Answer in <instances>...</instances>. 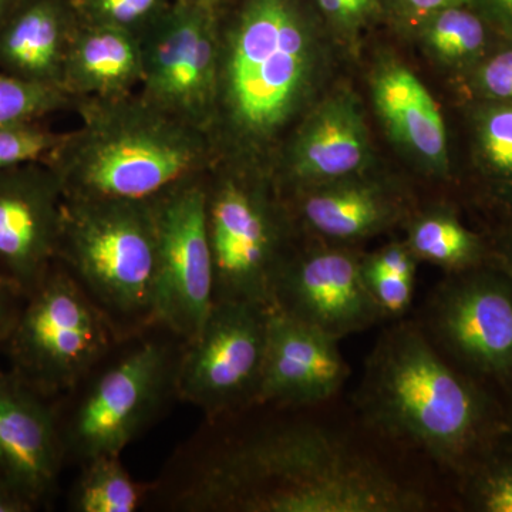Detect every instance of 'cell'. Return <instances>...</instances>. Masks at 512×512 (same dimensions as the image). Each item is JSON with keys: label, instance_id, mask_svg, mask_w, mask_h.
Here are the masks:
<instances>
[{"label": "cell", "instance_id": "obj_1", "mask_svg": "<svg viewBox=\"0 0 512 512\" xmlns=\"http://www.w3.org/2000/svg\"><path fill=\"white\" fill-rule=\"evenodd\" d=\"M178 448L147 504L175 512H421L429 491L339 431L315 421L238 426L205 419Z\"/></svg>", "mask_w": 512, "mask_h": 512}, {"label": "cell", "instance_id": "obj_2", "mask_svg": "<svg viewBox=\"0 0 512 512\" xmlns=\"http://www.w3.org/2000/svg\"><path fill=\"white\" fill-rule=\"evenodd\" d=\"M330 40L313 0H239L228 19L220 13V160L268 168L265 158L319 99Z\"/></svg>", "mask_w": 512, "mask_h": 512}, {"label": "cell", "instance_id": "obj_3", "mask_svg": "<svg viewBox=\"0 0 512 512\" xmlns=\"http://www.w3.org/2000/svg\"><path fill=\"white\" fill-rule=\"evenodd\" d=\"M356 403L376 436L457 478L512 436V416L493 390L454 366L414 322L377 340Z\"/></svg>", "mask_w": 512, "mask_h": 512}, {"label": "cell", "instance_id": "obj_4", "mask_svg": "<svg viewBox=\"0 0 512 512\" xmlns=\"http://www.w3.org/2000/svg\"><path fill=\"white\" fill-rule=\"evenodd\" d=\"M52 165L69 200L151 201L220 160L210 133L175 119L140 93L77 103Z\"/></svg>", "mask_w": 512, "mask_h": 512}, {"label": "cell", "instance_id": "obj_5", "mask_svg": "<svg viewBox=\"0 0 512 512\" xmlns=\"http://www.w3.org/2000/svg\"><path fill=\"white\" fill-rule=\"evenodd\" d=\"M185 342L161 326L120 340L82 382L56 400L66 464L121 456L178 400Z\"/></svg>", "mask_w": 512, "mask_h": 512}, {"label": "cell", "instance_id": "obj_6", "mask_svg": "<svg viewBox=\"0 0 512 512\" xmlns=\"http://www.w3.org/2000/svg\"><path fill=\"white\" fill-rule=\"evenodd\" d=\"M121 340L156 326L153 202L64 197L57 258Z\"/></svg>", "mask_w": 512, "mask_h": 512}, {"label": "cell", "instance_id": "obj_7", "mask_svg": "<svg viewBox=\"0 0 512 512\" xmlns=\"http://www.w3.org/2000/svg\"><path fill=\"white\" fill-rule=\"evenodd\" d=\"M212 165L205 177L214 303L249 302L274 311L276 282L298 229L272 171Z\"/></svg>", "mask_w": 512, "mask_h": 512}, {"label": "cell", "instance_id": "obj_8", "mask_svg": "<svg viewBox=\"0 0 512 512\" xmlns=\"http://www.w3.org/2000/svg\"><path fill=\"white\" fill-rule=\"evenodd\" d=\"M120 340L99 306L56 261L25 296L3 356L13 375L57 400L82 382Z\"/></svg>", "mask_w": 512, "mask_h": 512}, {"label": "cell", "instance_id": "obj_9", "mask_svg": "<svg viewBox=\"0 0 512 512\" xmlns=\"http://www.w3.org/2000/svg\"><path fill=\"white\" fill-rule=\"evenodd\" d=\"M421 326L461 372L512 400V282L504 272L485 265L447 275Z\"/></svg>", "mask_w": 512, "mask_h": 512}, {"label": "cell", "instance_id": "obj_10", "mask_svg": "<svg viewBox=\"0 0 512 512\" xmlns=\"http://www.w3.org/2000/svg\"><path fill=\"white\" fill-rule=\"evenodd\" d=\"M272 309L249 302H215L197 338L185 343L177 390L205 419L256 406L264 377Z\"/></svg>", "mask_w": 512, "mask_h": 512}, {"label": "cell", "instance_id": "obj_11", "mask_svg": "<svg viewBox=\"0 0 512 512\" xmlns=\"http://www.w3.org/2000/svg\"><path fill=\"white\" fill-rule=\"evenodd\" d=\"M138 93L212 136L220 67V10L174 0L140 36Z\"/></svg>", "mask_w": 512, "mask_h": 512}, {"label": "cell", "instance_id": "obj_12", "mask_svg": "<svg viewBox=\"0 0 512 512\" xmlns=\"http://www.w3.org/2000/svg\"><path fill=\"white\" fill-rule=\"evenodd\" d=\"M207 173L151 200L156 217L154 320L185 343L197 338L214 306Z\"/></svg>", "mask_w": 512, "mask_h": 512}, {"label": "cell", "instance_id": "obj_13", "mask_svg": "<svg viewBox=\"0 0 512 512\" xmlns=\"http://www.w3.org/2000/svg\"><path fill=\"white\" fill-rule=\"evenodd\" d=\"M362 259L352 245H296L276 282L274 311L338 340L372 328L383 316L367 291Z\"/></svg>", "mask_w": 512, "mask_h": 512}, {"label": "cell", "instance_id": "obj_14", "mask_svg": "<svg viewBox=\"0 0 512 512\" xmlns=\"http://www.w3.org/2000/svg\"><path fill=\"white\" fill-rule=\"evenodd\" d=\"M375 148L359 97L348 86L320 96L296 123L272 170L282 195L376 168Z\"/></svg>", "mask_w": 512, "mask_h": 512}, {"label": "cell", "instance_id": "obj_15", "mask_svg": "<svg viewBox=\"0 0 512 512\" xmlns=\"http://www.w3.org/2000/svg\"><path fill=\"white\" fill-rule=\"evenodd\" d=\"M64 192L46 161L0 171V275L28 295L55 264Z\"/></svg>", "mask_w": 512, "mask_h": 512}, {"label": "cell", "instance_id": "obj_16", "mask_svg": "<svg viewBox=\"0 0 512 512\" xmlns=\"http://www.w3.org/2000/svg\"><path fill=\"white\" fill-rule=\"evenodd\" d=\"M64 466L56 400L0 370V478L37 511L52 503Z\"/></svg>", "mask_w": 512, "mask_h": 512}, {"label": "cell", "instance_id": "obj_17", "mask_svg": "<svg viewBox=\"0 0 512 512\" xmlns=\"http://www.w3.org/2000/svg\"><path fill=\"white\" fill-rule=\"evenodd\" d=\"M282 198L299 234L352 247L399 227L414 211L410 195L376 171Z\"/></svg>", "mask_w": 512, "mask_h": 512}, {"label": "cell", "instance_id": "obj_18", "mask_svg": "<svg viewBox=\"0 0 512 512\" xmlns=\"http://www.w3.org/2000/svg\"><path fill=\"white\" fill-rule=\"evenodd\" d=\"M349 376L339 340L272 311L264 377L256 406L303 410L329 402Z\"/></svg>", "mask_w": 512, "mask_h": 512}, {"label": "cell", "instance_id": "obj_19", "mask_svg": "<svg viewBox=\"0 0 512 512\" xmlns=\"http://www.w3.org/2000/svg\"><path fill=\"white\" fill-rule=\"evenodd\" d=\"M370 99L394 147L429 177L451 174L446 121L420 77L393 53H380L370 67Z\"/></svg>", "mask_w": 512, "mask_h": 512}, {"label": "cell", "instance_id": "obj_20", "mask_svg": "<svg viewBox=\"0 0 512 512\" xmlns=\"http://www.w3.org/2000/svg\"><path fill=\"white\" fill-rule=\"evenodd\" d=\"M77 20L69 0H19L0 23V70L62 87Z\"/></svg>", "mask_w": 512, "mask_h": 512}, {"label": "cell", "instance_id": "obj_21", "mask_svg": "<svg viewBox=\"0 0 512 512\" xmlns=\"http://www.w3.org/2000/svg\"><path fill=\"white\" fill-rule=\"evenodd\" d=\"M143 79L140 37L126 30L80 25L74 29L62 87L79 103L138 92Z\"/></svg>", "mask_w": 512, "mask_h": 512}, {"label": "cell", "instance_id": "obj_22", "mask_svg": "<svg viewBox=\"0 0 512 512\" xmlns=\"http://www.w3.org/2000/svg\"><path fill=\"white\" fill-rule=\"evenodd\" d=\"M420 52L443 72L464 79L497 37L473 6H454L431 13L404 30Z\"/></svg>", "mask_w": 512, "mask_h": 512}, {"label": "cell", "instance_id": "obj_23", "mask_svg": "<svg viewBox=\"0 0 512 512\" xmlns=\"http://www.w3.org/2000/svg\"><path fill=\"white\" fill-rule=\"evenodd\" d=\"M407 247L419 262H427L447 272L461 274L491 265V248L460 220L447 205H431L414 210L404 222Z\"/></svg>", "mask_w": 512, "mask_h": 512}, {"label": "cell", "instance_id": "obj_24", "mask_svg": "<svg viewBox=\"0 0 512 512\" xmlns=\"http://www.w3.org/2000/svg\"><path fill=\"white\" fill-rule=\"evenodd\" d=\"M471 150L481 177L512 207V103L471 100Z\"/></svg>", "mask_w": 512, "mask_h": 512}, {"label": "cell", "instance_id": "obj_25", "mask_svg": "<svg viewBox=\"0 0 512 512\" xmlns=\"http://www.w3.org/2000/svg\"><path fill=\"white\" fill-rule=\"evenodd\" d=\"M69 497L74 512H136L147 504L150 484L138 483L121 456H100L80 464Z\"/></svg>", "mask_w": 512, "mask_h": 512}, {"label": "cell", "instance_id": "obj_26", "mask_svg": "<svg viewBox=\"0 0 512 512\" xmlns=\"http://www.w3.org/2000/svg\"><path fill=\"white\" fill-rule=\"evenodd\" d=\"M419 264L404 239L389 242L372 254H363V279L383 320L403 318L409 311Z\"/></svg>", "mask_w": 512, "mask_h": 512}, {"label": "cell", "instance_id": "obj_27", "mask_svg": "<svg viewBox=\"0 0 512 512\" xmlns=\"http://www.w3.org/2000/svg\"><path fill=\"white\" fill-rule=\"evenodd\" d=\"M458 480L471 510L512 512V436Z\"/></svg>", "mask_w": 512, "mask_h": 512}, {"label": "cell", "instance_id": "obj_28", "mask_svg": "<svg viewBox=\"0 0 512 512\" xmlns=\"http://www.w3.org/2000/svg\"><path fill=\"white\" fill-rule=\"evenodd\" d=\"M69 106H77V101L60 87L29 82L0 70V127L42 123Z\"/></svg>", "mask_w": 512, "mask_h": 512}, {"label": "cell", "instance_id": "obj_29", "mask_svg": "<svg viewBox=\"0 0 512 512\" xmlns=\"http://www.w3.org/2000/svg\"><path fill=\"white\" fill-rule=\"evenodd\" d=\"M77 23L126 30L140 37L174 0H69Z\"/></svg>", "mask_w": 512, "mask_h": 512}, {"label": "cell", "instance_id": "obj_30", "mask_svg": "<svg viewBox=\"0 0 512 512\" xmlns=\"http://www.w3.org/2000/svg\"><path fill=\"white\" fill-rule=\"evenodd\" d=\"M330 36L355 53L363 37L384 19L382 0H313Z\"/></svg>", "mask_w": 512, "mask_h": 512}, {"label": "cell", "instance_id": "obj_31", "mask_svg": "<svg viewBox=\"0 0 512 512\" xmlns=\"http://www.w3.org/2000/svg\"><path fill=\"white\" fill-rule=\"evenodd\" d=\"M64 137L42 123L0 127V171L49 160Z\"/></svg>", "mask_w": 512, "mask_h": 512}, {"label": "cell", "instance_id": "obj_32", "mask_svg": "<svg viewBox=\"0 0 512 512\" xmlns=\"http://www.w3.org/2000/svg\"><path fill=\"white\" fill-rule=\"evenodd\" d=\"M503 40V39H501ZM470 100L512 103V42L503 40L464 77Z\"/></svg>", "mask_w": 512, "mask_h": 512}, {"label": "cell", "instance_id": "obj_33", "mask_svg": "<svg viewBox=\"0 0 512 512\" xmlns=\"http://www.w3.org/2000/svg\"><path fill=\"white\" fill-rule=\"evenodd\" d=\"M474 2L476 0H382V8L384 19L403 33L431 13L454 6H473Z\"/></svg>", "mask_w": 512, "mask_h": 512}, {"label": "cell", "instance_id": "obj_34", "mask_svg": "<svg viewBox=\"0 0 512 512\" xmlns=\"http://www.w3.org/2000/svg\"><path fill=\"white\" fill-rule=\"evenodd\" d=\"M25 295L0 275V357L5 355L10 333L22 308ZM2 370V367H0Z\"/></svg>", "mask_w": 512, "mask_h": 512}, {"label": "cell", "instance_id": "obj_35", "mask_svg": "<svg viewBox=\"0 0 512 512\" xmlns=\"http://www.w3.org/2000/svg\"><path fill=\"white\" fill-rule=\"evenodd\" d=\"M473 8L497 37L512 42V0H476Z\"/></svg>", "mask_w": 512, "mask_h": 512}, {"label": "cell", "instance_id": "obj_36", "mask_svg": "<svg viewBox=\"0 0 512 512\" xmlns=\"http://www.w3.org/2000/svg\"><path fill=\"white\" fill-rule=\"evenodd\" d=\"M491 265L500 269L512 282V234L503 235L491 247Z\"/></svg>", "mask_w": 512, "mask_h": 512}, {"label": "cell", "instance_id": "obj_37", "mask_svg": "<svg viewBox=\"0 0 512 512\" xmlns=\"http://www.w3.org/2000/svg\"><path fill=\"white\" fill-rule=\"evenodd\" d=\"M36 511L22 495L16 493L9 484L0 478V512H33Z\"/></svg>", "mask_w": 512, "mask_h": 512}, {"label": "cell", "instance_id": "obj_38", "mask_svg": "<svg viewBox=\"0 0 512 512\" xmlns=\"http://www.w3.org/2000/svg\"><path fill=\"white\" fill-rule=\"evenodd\" d=\"M178 2L190 3V5L202 6V8L220 10L227 0H178Z\"/></svg>", "mask_w": 512, "mask_h": 512}, {"label": "cell", "instance_id": "obj_39", "mask_svg": "<svg viewBox=\"0 0 512 512\" xmlns=\"http://www.w3.org/2000/svg\"><path fill=\"white\" fill-rule=\"evenodd\" d=\"M19 0H0V23L9 15L10 10L15 8Z\"/></svg>", "mask_w": 512, "mask_h": 512}]
</instances>
